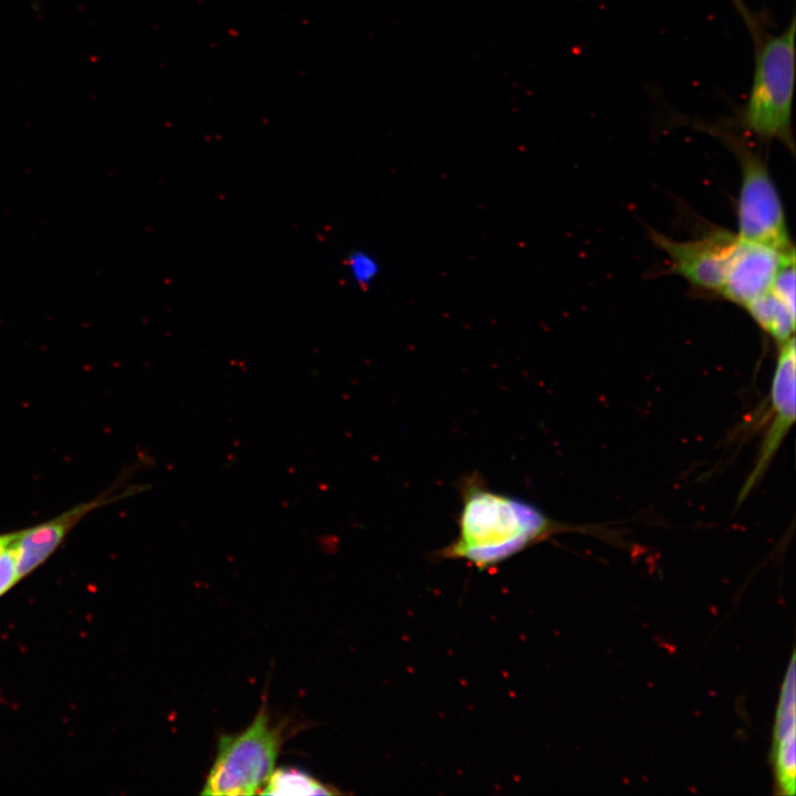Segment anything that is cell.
I'll use <instances>...</instances> for the list:
<instances>
[{
    "label": "cell",
    "mask_w": 796,
    "mask_h": 796,
    "mask_svg": "<svg viewBox=\"0 0 796 796\" xmlns=\"http://www.w3.org/2000/svg\"><path fill=\"white\" fill-rule=\"evenodd\" d=\"M795 338L779 344L771 388V425L754 468L739 494L740 504L762 480L795 421Z\"/></svg>",
    "instance_id": "cell-6"
},
{
    "label": "cell",
    "mask_w": 796,
    "mask_h": 796,
    "mask_svg": "<svg viewBox=\"0 0 796 796\" xmlns=\"http://www.w3.org/2000/svg\"><path fill=\"white\" fill-rule=\"evenodd\" d=\"M345 265L350 280L359 286L370 285L380 272L377 259L365 250H353Z\"/></svg>",
    "instance_id": "cell-12"
},
{
    "label": "cell",
    "mask_w": 796,
    "mask_h": 796,
    "mask_svg": "<svg viewBox=\"0 0 796 796\" xmlns=\"http://www.w3.org/2000/svg\"><path fill=\"white\" fill-rule=\"evenodd\" d=\"M17 532L0 534V555L13 542Z\"/></svg>",
    "instance_id": "cell-16"
},
{
    "label": "cell",
    "mask_w": 796,
    "mask_h": 796,
    "mask_svg": "<svg viewBox=\"0 0 796 796\" xmlns=\"http://www.w3.org/2000/svg\"><path fill=\"white\" fill-rule=\"evenodd\" d=\"M338 792L296 768L273 771L261 794L266 795H334Z\"/></svg>",
    "instance_id": "cell-11"
},
{
    "label": "cell",
    "mask_w": 796,
    "mask_h": 796,
    "mask_svg": "<svg viewBox=\"0 0 796 796\" xmlns=\"http://www.w3.org/2000/svg\"><path fill=\"white\" fill-rule=\"evenodd\" d=\"M795 652L790 657L779 693L771 747L776 794L793 796L796 787Z\"/></svg>",
    "instance_id": "cell-9"
},
{
    "label": "cell",
    "mask_w": 796,
    "mask_h": 796,
    "mask_svg": "<svg viewBox=\"0 0 796 796\" xmlns=\"http://www.w3.org/2000/svg\"><path fill=\"white\" fill-rule=\"evenodd\" d=\"M650 238L668 255L674 273L696 289L720 293L739 243L736 233L715 229L700 239L677 241L651 230Z\"/></svg>",
    "instance_id": "cell-5"
},
{
    "label": "cell",
    "mask_w": 796,
    "mask_h": 796,
    "mask_svg": "<svg viewBox=\"0 0 796 796\" xmlns=\"http://www.w3.org/2000/svg\"><path fill=\"white\" fill-rule=\"evenodd\" d=\"M794 260L795 251L783 252L739 237L734 256L719 294L727 301L744 306L771 291L781 268Z\"/></svg>",
    "instance_id": "cell-7"
},
{
    "label": "cell",
    "mask_w": 796,
    "mask_h": 796,
    "mask_svg": "<svg viewBox=\"0 0 796 796\" xmlns=\"http://www.w3.org/2000/svg\"><path fill=\"white\" fill-rule=\"evenodd\" d=\"M743 307L778 345L794 336L795 310L772 291L756 297Z\"/></svg>",
    "instance_id": "cell-10"
},
{
    "label": "cell",
    "mask_w": 796,
    "mask_h": 796,
    "mask_svg": "<svg viewBox=\"0 0 796 796\" xmlns=\"http://www.w3.org/2000/svg\"><path fill=\"white\" fill-rule=\"evenodd\" d=\"M795 17L779 34L753 33L755 62L741 124L761 142L794 150L792 109L795 86Z\"/></svg>",
    "instance_id": "cell-2"
},
{
    "label": "cell",
    "mask_w": 796,
    "mask_h": 796,
    "mask_svg": "<svg viewBox=\"0 0 796 796\" xmlns=\"http://www.w3.org/2000/svg\"><path fill=\"white\" fill-rule=\"evenodd\" d=\"M736 10L743 15L745 22L747 23V27L750 28L751 32L753 33L756 29L760 27L757 25L756 19L753 18V15L750 13L748 9L744 4L743 0H730Z\"/></svg>",
    "instance_id": "cell-15"
},
{
    "label": "cell",
    "mask_w": 796,
    "mask_h": 796,
    "mask_svg": "<svg viewBox=\"0 0 796 796\" xmlns=\"http://www.w3.org/2000/svg\"><path fill=\"white\" fill-rule=\"evenodd\" d=\"M123 496L122 493L109 490L93 500L73 506L52 520L17 531L13 547L19 578L22 579L43 564L90 512Z\"/></svg>",
    "instance_id": "cell-8"
},
{
    "label": "cell",
    "mask_w": 796,
    "mask_h": 796,
    "mask_svg": "<svg viewBox=\"0 0 796 796\" xmlns=\"http://www.w3.org/2000/svg\"><path fill=\"white\" fill-rule=\"evenodd\" d=\"M284 742V725L274 723L266 705L243 731L220 736L203 795H254L274 771Z\"/></svg>",
    "instance_id": "cell-3"
},
{
    "label": "cell",
    "mask_w": 796,
    "mask_h": 796,
    "mask_svg": "<svg viewBox=\"0 0 796 796\" xmlns=\"http://www.w3.org/2000/svg\"><path fill=\"white\" fill-rule=\"evenodd\" d=\"M724 139L741 167L736 234L783 252L794 251L783 205L766 163L740 139L725 136Z\"/></svg>",
    "instance_id": "cell-4"
},
{
    "label": "cell",
    "mask_w": 796,
    "mask_h": 796,
    "mask_svg": "<svg viewBox=\"0 0 796 796\" xmlns=\"http://www.w3.org/2000/svg\"><path fill=\"white\" fill-rule=\"evenodd\" d=\"M771 291L795 310V260L781 268Z\"/></svg>",
    "instance_id": "cell-13"
},
{
    "label": "cell",
    "mask_w": 796,
    "mask_h": 796,
    "mask_svg": "<svg viewBox=\"0 0 796 796\" xmlns=\"http://www.w3.org/2000/svg\"><path fill=\"white\" fill-rule=\"evenodd\" d=\"M459 493L458 532L436 552L441 559L485 570L555 535L595 534L593 526L563 523L523 499L490 489L478 472L461 479Z\"/></svg>",
    "instance_id": "cell-1"
},
{
    "label": "cell",
    "mask_w": 796,
    "mask_h": 796,
    "mask_svg": "<svg viewBox=\"0 0 796 796\" xmlns=\"http://www.w3.org/2000/svg\"><path fill=\"white\" fill-rule=\"evenodd\" d=\"M19 580L15 551L12 542L0 555V597Z\"/></svg>",
    "instance_id": "cell-14"
}]
</instances>
